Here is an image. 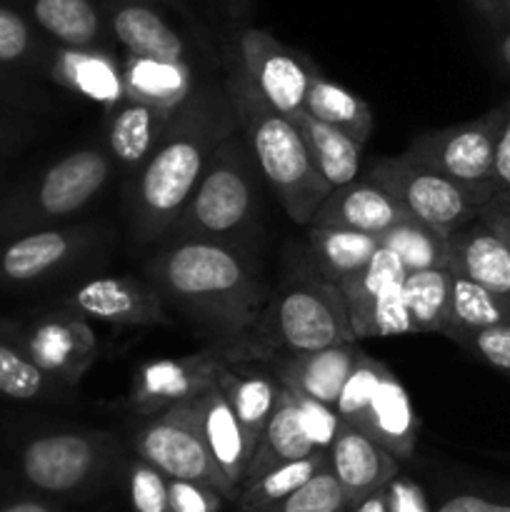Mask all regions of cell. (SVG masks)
<instances>
[{"label": "cell", "mask_w": 510, "mask_h": 512, "mask_svg": "<svg viewBox=\"0 0 510 512\" xmlns=\"http://www.w3.org/2000/svg\"><path fill=\"white\" fill-rule=\"evenodd\" d=\"M238 130L228 90L195 85L190 98L170 118L158 145L135 173L130 193V223L140 243L163 238L193 198L215 148Z\"/></svg>", "instance_id": "obj_1"}, {"label": "cell", "mask_w": 510, "mask_h": 512, "mask_svg": "<svg viewBox=\"0 0 510 512\" xmlns=\"http://www.w3.org/2000/svg\"><path fill=\"white\" fill-rule=\"evenodd\" d=\"M145 280L213 343H243L270 300L268 285L238 250L203 240H175L160 250L145 265Z\"/></svg>", "instance_id": "obj_2"}, {"label": "cell", "mask_w": 510, "mask_h": 512, "mask_svg": "<svg viewBox=\"0 0 510 512\" xmlns=\"http://www.w3.org/2000/svg\"><path fill=\"white\" fill-rule=\"evenodd\" d=\"M225 90L255 165L268 180L280 208L293 223L310 225L315 210L330 195V188L315 173L313 160L293 120L260 98L233 55L228 58Z\"/></svg>", "instance_id": "obj_3"}, {"label": "cell", "mask_w": 510, "mask_h": 512, "mask_svg": "<svg viewBox=\"0 0 510 512\" xmlns=\"http://www.w3.org/2000/svg\"><path fill=\"white\" fill-rule=\"evenodd\" d=\"M355 343L348 305L318 273H293L270 295L248 338L238 343L243 360L300 358L333 345Z\"/></svg>", "instance_id": "obj_4"}, {"label": "cell", "mask_w": 510, "mask_h": 512, "mask_svg": "<svg viewBox=\"0 0 510 512\" xmlns=\"http://www.w3.org/2000/svg\"><path fill=\"white\" fill-rule=\"evenodd\" d=\"M258 178L248 143L238 133L215 148L193 198L170 233L178 240H203L235 248L255 225Z\"/></svg>", "instance_id": "obj_5"}, {"label": "cell", "mask_w": 510, "mask_h": 512, "mask_svg": "<svg viewBox=\"0 0 510 512\" xmlns=\"http://www.w3.org/2000/svg\"><path fill=\"white\" fill-rule=\"evenodd\" d=\"M365 180L383 188L413 218L423 220L445 238L463 225L473 223L478 218V210L490 203L488 195L465 188L435 170L423 168L405 158L403 153L375 160Z\"/></svg>", "instance_id": "obj_6"}, {"label": "cell", "mask_w": 510, "mask_h": 512, "mask_svg": "<svg viewBox=\"0 0 510 512\" xmlns=\"http://www.w3.org/2000/svg\"><path fill=\"white\" fill-rule=\"evenodd\" d=\"M140 460L153 465L168 480H188L215 488L225 500H238V493L215 468L198 420V398L178 403L150 415L133 440Z\"/></svg>", "instance_id": "obj_7"}, {"label": "cell", "mask_w": 510, "mask_h": 512, "mask_svg": "<svg viewBox=\"0 0 510 512\" xmlns=\"http://www.w3.org/2000/svg\"><path fill=\"white\" fill-rule=\"evenodd\" d=\"M503 118L505 108L500 103L468 123L415 135L403 155L493 200L490 178H493L495 145H498Z\"/></svg>", "instance_id": "obj_8"}, {"label": "cell", "mask_w": 510, "mask_h": 512, "mask_svg": "<svg viewBox=\"0 0 510 512\" xmlns=\"http://www.w3.org/2000/svg\"><path fill=\"white\" fill-rule=\"evenodd\" d=\"M113 175V158L105 148H80L50 165L28 198L10 215L15 228L45 230L53 223L80 213L93 203Z\"/></svg>", "instance_id": "obj_9"}, {"label": "cell", "mask_w": 510, "mask_h": 512, "mask_svg": "<svg viewBox=\"0 0 510 512\" xmlns=\"http://www.w3.org/2000/svg\"><path fill=\"white\" fill-rule=\"evenodd\" d=\"M235 60L248 75L260 98L290 118L303 110L310 80L318 73L313 63L298 50L280 43L263 28H243L235 40Z\"/></svg>", "instance_id": "obj_10"}, {"label": "cell", "mask_w": 510, "mask_h": 512, "mask_svg": "<svg viewBox=\"0 0 510 512\" xmlns=\"http://www.w3.org/2000/svg\"><path fill=\"white\" fill-rule=\"evenodd\" d=\"M238 360H243L238 343H210L193 355L145 363L133 378L130 403L143 415H155L178 403H188L215 385L223 365Z\"/></svg>", "instance_id": "obj_11"}, {"label": "cell", "mask_w": 510, "mask_h": 512, "mask_svg": "<svg viewBox=\"0 0 510 512\" xmlns=\"http://www.w3.org/2000/svg\"><path fill=\"white\" fill-rule=\"evenodd\" d=\"M105 458V438L93 433H53L30 440L20 455L23 478L50 495L83 488Z\"/></svg>", "instance_id": "obj_12"}, {"label": "cell", "mask_w": 510, "mask_h": 512, "mask_svg": "<svg viewBox=\"0 0 510 512\" xmlns=\"http://www.w3.org/2000/svg\"><path fill=\"white\" fill-rule=\"evenodd\" d=\"M95 225H65L20 235L0 250V280L13 285L38 283L78 263L100 243Z\"/></svg>", "instance_id": "obj_13"}, {"label": "cell", "mask_w": 510, "mask_h": 512, "mask_svg": "<svg viewBox=\"0 0 510 512\" xmlns=\"http://www.w3.org/2000/svg\"><path fill=\"white\" fill-rule=\"evenodd\" d=\"M18 343L40 370L68 388L78 385L90 365L100 358L98 338L88 320L68 308L40 318L23 338H18Z\"/></svg>", "instance_id": "obj_14"}, {"label": "cell", "mask_w": 510, "mask_h": 512, "mask_svg": "<svg viewBox=\"0 0 510 512\" xmlns=\"http://www.w3.org/2000/svg\"><path fill=\"white\" fill-rule=\"evenodd\" d=\"M63 308L110 325H170L163 298L148 280L125 275H100L80 283Z\"/></svg>", "instance_id": "obj_15"}, {"label": "cell", "mask_w": 510, "mask_h": 512, "mask_svg": "<svg viewBox=\"0 0 510 512\" xmlns=\"http://www.w3.org/2000/svg\"><path fill=\"white\" fill-rule=\"evenodd\" d=\"M413 218L395 198L370 180H353L343 188L330 190L328 198L315 210L310 225L315 228H343L365 235H380L393 225Z\"/></svg>", "instance_id": "obj_16"}, {"label": "cell", "mask_w": 510, "mask_h": 512, "mask_svg": "<svg viewBox=\"0 0 510 512\" xmlns=\"http://www.w3.org/2000/svg\"><path fill=\"white\" fill-rule=\"evenodd\" d=\"M328 468L343 488L348 505H358L398 478V460L350 425H343L330 445Z\"/></svg>", "instance_id": "obj_17"}, {"label": "cell", "mask_w": 510, "mask_h": 512, "mask_svg": "<svg viewBox=\"0 0 510 512\" xmlns=\"http://www.w3.org/2000/svg\"><path fill=\"white\" fill-rule=\"evenodd\" d=\"M445 270L455 278L510 298V248L483 220L475 218L448 235Z\"/></svg>", "instance_id": "obj_18"}, {"label": "cell", "mask_w": 510, "mask_h": 512, "mask_svg": "<svg viewBox=\"0 0 510 512\" xmlns=\"http://www.w3.org/2000/svg\"><path fill=\"white\" fill-rule=\"evenodd\" d=\"M105 23L120 45L135 58L188 60V48L168 20L145 0H108Z\"/></svg>", "instance_id": "obj_19"}, {"label": "cell", "mask_w": 510, "mask_h": 512, "mask_svg": "<svg viewBox=\"0 0 510 512\" xmlns=\"http://www.w3.org/2000/svg\"><path fill=\"white\" fill-rule=\"evenodd\" d=\"M198 420L205 448H208L215 468L223 475L225 483L240 495L250 460H253V445L245 438L243 428H240L225 395L220 393L218 383L210 385L203 395H198Z\"/></svg>", "instance_id": "obj_20"}, {"label": "cell", "mask_w": 510, "mask_h": 512, "mask_svg": "<svg viewBox=\"0 0 510 512\" xmlns=\"http://www.w3.org/2000/svg\"><path fill=\"white\" fill-rule=\"evenodd\" d=\"M215 383L233 408L255 455V448L265 433V425L278 408L280 393H283L278 375L253 368V360H238V363L223 365L218 370Z\"/></svg>", "instance_id": "obj_21"}, {"label": "cell", "mask_w": 510, "mask_h": 512, "mask_svg": "<svg viewBox=\"0 0 510 512\" xmlns=\"http://www.w3.org/2000/svg\"><path fill=\"white\" fill-rule=\"evenodd\" d=\"M360 353L363 350L355 343L333 345V348L300 355V358H283L275 368V375L283 388L335 410L340 390L348 375L353 373Z\"/></svg>", "instance_id": "obj_22"}, {"label": "cell", "mask_w": 510, "mask_h": 512, "mask_svg": "<svg viewBox=\"0 0 510 512\" xmlns=\"http://www.w3.org/2000/svg\"><path fill=\"white\" fill-rule=\"evenodd\" d=\"M355 430L368 435L395 460L413 458L415 443H418V418H415L408 390L390 370L380 380L378 393L373 395Z\"/></svg>", "instance_id": "obj_23"}, {"label": "cell", "mask_w": 510, "mask_h": 512, "mask_svg": "<svg viewBox=\"0 0 510 512\" xmlns=\"http://www.w3.org/2000/svg\"><path fill=\"white\" fill-rule=\"evenodd\" d=\"M173 113L153 105L123 100L108 110L105 123V150L115 165L138 173L168 128Z\"/></svg>", "instance_id": "obj_24"}, {"label": "cell", "mask_w": 510, "mask_h": 512, "mask_svg": "<svg viewBox=\"0 0 510 512\" xmlns=\"http://www.w3.org/2000/svg\"><path fill=\"white\" fill-rule=\"evenodd\" d=\"M53 78L105 110L125 100L123 60L103 48H60L53 58Z\"/></svg>", "instance_id": "obj_25"}, {"label": "cell", "mask_w": 510, "mask_h": 512, "mask_svg": "<svg viewBox=\"0 0 510 512\" xmlns=\"http://www.w3.org/2000/svg\"><path fill=\"white\" fill-rule=\"evenodd\" d=\"M195 85L198 83L188 60H153L135 55H125L123 60L125 100L133 103L175 113L190 98Z\"/></svg>", "instance_id": "obj_26"}, {"label": "cell", "mask_w": 510, "mask_h": 512, "mask_svg": "<svg viewBox=\"0 0 510 512\" xmlns=\"http://www.w3.org/2000/svg\"><path fill=\"white\" fill-rule=\"evenodd\" d=\"M305 245L315 273L335 288L363 273L365 265L380 250V240L375 235L343 228H315V225H308Z\"/></svg>", "instance_id": "obj_27"}, {"label": "cell", "mask_w": 510, "mask_h": 512, "mask_svg": "<svg viewBox=\"0 0 510 512\" xmlns=\"http://www.w3.org/2000/svg\"><path fill=\"white\" fill-rule=\"evenodd\" d=\"M290 120H293L305 148H308L315 173L325 180L330 190L343 188V185L358 180L360 150H363L360 145H355L353 140L345 138L343 133H338L330 125L315 120L305 110L290 115Z\"/></svg>", "instance_id": "obj_28"}, {"label": "cell", "mask_w": 510, "mask_h": 512, "mask_svg": "<svg viewBox=\"0 0 510 512\" xmlns=\"http://www.w3.org/2000/svg\"><path fill=\"white\" fill-rule=\"evenodd\" d=\"M303 110L308 115H313L315 120H320V123L330 125L338 133H343L345 138H350L360 148H363L365 140L370 138V133L375 128L370 105L360 95L350 93L348 88L338 85L335 80L325 78L320 70L310 80Z\"/></svg>", "instance_id": "obj_29"}, {"label": "cell", "mask_w": 510, "mask_h": 512, "mask_svg": "<svg viewBox=\"0 0 510 512\" xmlns=\"http://www.w3.org/2000/svg\"><path fill=\"white\" fill-rule=\"evenodd\" d=\"M313 453H320V450H315V445L310 443L308 433H305L303 423L298 418V410H295L293 400H290V393L283 388L278 408L270 415L263 438H260L258 448H255L253 460H250V468L243 485L253 483V480L270 473L278 465L303 460Z\"/></svg>", "instance_id": "obj_30"}, {"label": "cell", "mask_w": 510, "mask_h": 512, "mask_svg": "<svg viewBox=\"0 0 510 512\" xmlns=\"http://www.w3.org/2000/svg\"><path fill=\"white\" fill-rule=\"evenodd\" d=\"M33 18L63 48H98L105 30L93 0H33Z\"/></svg>", "instance_id": "obj_31"}, {"label": "cell", "mask_w": 510, "mask_h": 512, "mask_svg": "<svg viewBox=\"0 0 510 512\" xmlns=\"http://www.w3.org/2000/svg\"><path fill=\"white\" fill-rule=\"evenodd\" d=\"M488 328H510V298L453 275L445 338Z\"/></svg>", "instance_id": "obj_32"}, {"label": "cell", "mask_w": 510, "mask_h": 512, "mask_svg": "<svg viewBox=\"0 0 510 512\" xmlns=\"http://www.w3.org/2000/svg\"><path fill=\"white\" fill-rule=\"evenodd\" d=\"M453 275L445 268L408 273L403 280V303L413 333L445 335Z\"/></svg>", "instance_id": "obj_33"}, {"label": "cell", "mask_w": 510, "mask_h": 512, "mask_svg": "<svg viewBox=\"0 0 510 512\" xmlns=\"http://www.w3.org/2000/svg\"><path fill=\"white\" fill-rule=\"evenodd\" d=\"M378 240L380 248L390 250L403 263L405 273L438 270L448 263V238L418 218L393 225Z\"/></svg>", "instance_id": "obj_34"}, {"label": "cell", "mask_w": 510, "mask_h": 512, "mask_svg": "<svg viewBox=\"0 0 510 512\" xmlns=\"http://www.w3.org/2000/svg\"><path fill=\"white\" fill-rule=\"evenodd\" d=\"M325 465H328V453H313L303 460H293V463L278 465V468L260 475V478L253 480V483L243 485V490H240L238 495L240 510L260 512L270 508V505L280 503V500L288 498L290 493L303 488L310 478H315Z\"/></svg>", "instance_id": "obj_35"}, {"label": "cell", "mask_w": 510, "mask_h": 512, "mask_svg": "<svg viewBox=\"0 0 510 512\" xmlns=\"http://www.w3.org/2000/svg\"><path fill=\"white\" fill-rule=\"evenodd\" d=\"M405 275L408 273H405L403 263H400L390 250L380 248L378 253L373 255V260L365 265L363 273L350 278L348 283L338 285L340 295H343L345 305H348L350 328L353 330L358 328V325L365 320V315L373 310L375 300L380 298V293H385L390 285L403 283Z\"/></svg>", "instance_id": "obj_36"}, {"label": "cell", "mask_w": 510, "mask_h": 512, "mask_svg": "<svg viewBox=\"0 0 510 512\" xmlns=\"http://www.w3.org/2000/svg\"><path fill=\"white\" fill-rule=\"evenodd\" d=\"M60 388L65 385L40 370L18 340L0 335V395L28 403V400H40L43 395L58 393Z\"/></svg>", "instance_id": "obj_37"}, {"label": "cell", "mask_w": 510, "mask_h": 512, "mask_svg": "<svg viewBox=\"0 0 510 512\" xmlns=\"http://www.w3.org/2000/svg\"><path fill=\"white\" fill-rule=\"evenodd\" d=\"M385 373H388V368L380 360L360 353L358 363H355L353 373L345 380L338 403H335V413H338L340 423L350 425V428H358L360 418L368 410L373 395L378 393L380 380H383Z\"/></svg>", "instance_id": "obj_38"}, {"label": "cell", "mask_w": 510, "mask_h": 512, "mask_svg": "<svg viewBox=\"0 0 510 512\" xmlns=\"http://www.w3.org/2000/svg\"><path fill=\"white\" fill-rule=\"evenodd\" d=\"M345 508H348V498L335 480L333 470L325 465L303 488L260 512H343Z\"/></svg>", "instance_id": "obj_39"}, {"label": "cell", "mask_w": 510, "mask_h": 512, "mask_svg": "<svg viewBox=\"0 0 510 512\" xmlns=\"http://www.w3.org/2000/svg\"><path fill=\"white\" fill-rule=\"evenodd\" d=\"M355 340L360 338H393V335H408L410 330L408 310L403 303V283L390 285L380 298L375 300L373 310L365 315L363 323L353 330Z\"/></svg>", "instance_id": "obj_40"}, {"label": "cell", "mask_w": 510, "mask_h": 512, "mask_svg": "<svg viewBox=\"0 0 510 512\" xmlns=\"http://www.w3.org/2000/svg\"><path fill=\"white\" fill-rule=\"evenodd\" d=\"M128 493L135 512H170L168 478L143 460L130 465Z\"/></svg>", "instance_id": "obj_41"}, {"label": "cell", "mask_w": 510, "mask_h": 512, "mask_svg": "<svg viewBox=\"0 0 510 512\" xmlns=\"http://www.w3.org/2000/svg\"><path fill=\"white\" fill-rule=\"evenodd\" d=\"M450 340L488 368L510 375V328L473 330V333L453 335Z\"/></svg>", "instance_id": "obj_42"}, {"label": "cell", "mask_w": 510, "mask_h": 512, "mask_svg": "<svg viewBox=\"0 0 510 512\" xmlns=\"http://www.w3.org/2000/svg\"><path fill=\"white\" fill-rule=\"evenodd\" d=\"M288 393L295 410H298V418L300 423H303L305 433H308L310 443H313L315 450H320V453H328L333 440L338 438L340 428H343L338 413H335L333 408H325V405L315 403V400H308L303 398V395L293 393V390H288Z\"/></svg>", "instance_id": "obj_43"}, {"label": "cell", "mask_w": 510, "mask_h": 512, "mask_svg": "<svg viewBox=\"0 0 510 512\" xmlns=\"http://www.w3.org/2000/svg\"><path fill=\"white\" fill-rule=\"evenodd\" d=\"M170 512H220L223 495L215 488L188 480H168Z\"/></svg>", "instance_id": "obj_44"}, {"label": "cell", "mask_w": 510, "mask_h": 512, "mask_svg": "<svg viewBox=\"0 0 510 512\" xmlns=\"http://www.w3.org/2000/svg\"><path fill=\"white\" fill-rule=\"evenodd\" d=\"M33 48V33L23 15L0 5V63H15Z\"/></svg>", "instance_id": "obj_45"}, {"label": "cell", "mask_w": 510, "mask_h": 512, "mask_svg": "<svg viewBox=\"0 0 510 512\" xmlns=\"http://www.w3.org/2000/svg\"><path fill=\"white\" fill-rule=\"evenodd\" d=\"M505 118L500 125L498 145H495L493 178H490V193L498 203H510V100L503 103Z\"/></svg>", "instance_id": "obj_46"}, {"label": "cell", "mask_w": 510, "mask_h": 512, "mask_svg": "<svg viewBox=\"0 0 510 512\" xmlns=\"http://www.w3.org/2000/svg\"><path fill=\"white\" fill-rule=\"evenodd\" d=\"M388 512H430L425 493L418 483L408 478H393L385 485Z\"/></svg>", "instance_id": "obj_47"}, {"label": "cell", "mask_w": 510, "mask_h": 512, "mask_svg": "<svg viewBox=\"0 0 510 512\" xmlns=\"http://www.w3.org/2000/svg\"><path fill=\"white\" fill-rule=\"evenodd\" d=\"M435 512H510V500H493L488 495L460 493L443 500Z\"/></svg>", "instance_id": "obj_48"}, {"label": "cell", "mask_w": 510, "mask_h": 512, "mask_svg": "<svg viewBox=\"0 0 510 512\" xmlns=\"http://www.w3.org/2000/svg\"><path fill=\"white\" fill-rule=\"evenodd\" d=\"M478 220H483L500 240L510 248V203H498L490 200L478 210Z\"/></svg>", "instance_id": "obj_49"}, {"label": "cell", "mask_w": 510, "mask_h": 512, "mask_svg": "<svg viewBox=\"0 0 510 512\" xmlns=\"http://www.w3.org/2000/svg\"><path fill=\"white\" fill-rule=\"evenodd\" d=\"M470 3L495 28H510V0H470Z\"/></svg>", "instance_id": "obj_50"}, {"label": "cell", "mask_w": 510, "mask_h": 512, "mask_svg": "<svg viewBox=\"0 0 510 512\" xmlns=\"http://www.w3.org/2000/svg\"><path fill=\"white\" fill-rule=\"evenodd\" d=\"M353 512H388V498H385V488L378 493L368 495L365 500H360L358 505H353Z\"/></svg>", "instance_id": "obj_51"}, {"label": "cell", "mask_w": 510, "mask_h": 512, "mask_svg": "<svg viewBox=\"0 0 510 512\" xmlns=\"http://www.w3.org/2000/svg\"><path fill=\"white\" fill-rule=\"evenodd\" d=\"M0 512H53L45 503H38V500H20V503L5 505Z\"/></svg>", "instance_id": "obj_52"}, {"label": "cell", "mask_w": 510, "mask_h": 512, "mask_svg": "<svg viewBox=\"0 0 510 512\" xmlns=\"http://www.w3.org/2000/svg\"><path fill=\"white\" fill-rule=\"evenodd\" d=\"M498 58H500V63L510 70V28L505 30L498 40Z\"/></svg>", "instance_id": "obj_53"}, {"label": "cell", "mask_w": 510, "mask_h": 512, "mask_svg": "<svg viewBox=\"0 0 510 512\" xmlns=\"http://www.w3.org/2000/svg\"><path fill=\"white\" fill-rule=\"evenodd\" d=\"M145 3H148V0H145ZM158 3H165V5H170V8L185 10V3H183V0H158Z\"/></svg>", "instance_id": "obj_54"}, {"label": "cell", "mask_w": 510, "mask_h": 512, "mask_svg": "<svg viewBox=\"0 0 510 512\" xmlns=\"http://www.w3.org/2000/svg\"><path fill=\"white\" fill-rule=\"evenodd\" d=\"M498 460H500V463H508L510 465V453L508 455H498Z\"/></svg>", "instance_id": "obj_55"}]
</instances>
